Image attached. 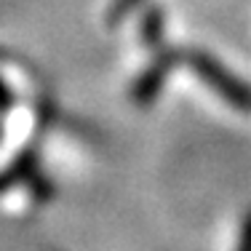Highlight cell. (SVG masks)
Returning a JSON list of instances; mask_svg holds the SVG:
<instances>
[{"label": "cell", "instance_id": "cell-1", "mask_svg": "<svg viewBox=\"0 0 251 251\" xmlns=\"http://www.w3.org/2000/svg\"><path fill=\"white\" fill-rule=\"evenodd\" d=\"M190 64L201 75V80L208 88H214L217 97H222L230 107H235V110H251V86L238 80L235 75H230V70H225L217 59H211L203 51H193L190 53Z\"/></svg>", "mask_w": 251, "mask_h": 251}, {"label": "cell", "instance_id": "cell-2", "mask_svg": "<svg viewBox=\"0 0 251 251\" xmlns=\"http://www.w3.org/2000/svg\"><path fill=\"white\" fill-rule=\"evenodd\" d=\"M169 64H171V56H163L158 64H152V67L134 83V88H131V99H134L136 104H147V101H152L155 97H158L160 86H163V80H166V70H169Z\"/></svg>", "mask_w": 251, "mask_h": 251}, {"label": "cell", "instance_id": "cell-3", "mask_svg": "<svg viewBox=\"0 0 251 251\" xmlns=\"http://www.w3.org/2000/svg\"><path fill=\"white\" fill-rule=\"evenodd\" d=\"M160 11L155 8V11H150L147 14V19H145V40L147 43H158L160 40Z\"/></svg>", "mask_w": 251, "mask_h": 251}, {"label": "cell", "instance_id": "cell-4", "mask_svg": "<svg viewBox=\"0 0 251 251\" xmlns=\"http://www.w3.org/2000/svg\"><path fill=\"white\" fill-rule=\"evenodd\" d=\"M136 3H139V0H112L110 14H107V22H110V25L121 22L126 14H131V11H134V5H136Z\"/></svg>", "mask_w": 251, "mask_h": 251}, {"label": "cell", "instance_id": "cell-5", "mask_svg": "<svg viewBox=\"0 0 251 251\" xmlns=\"http://www.w3.org/2000/svg\"><path fill=\"white\" fill-rule=\"evenodd\" d=\"M235 251H251V211L246 214V219H243V230H241V238H238Z\"/></svg>", "mask_w": 251, "mask_h": 251}, {"label": "cell", "instance_id": "cell-6", "mask_svg": "<svg viewBox=\"0 0 251 251\" xmlns=\"http://www.w3.org/2000/svg\"><path fill=\"white\" fill-rule=\"evenodd\" d=\"M8 104V91H5V83L0 80V107H5Z\"/></svg>", "mask_w": 251, "mask_h": 251}]
</instances>
